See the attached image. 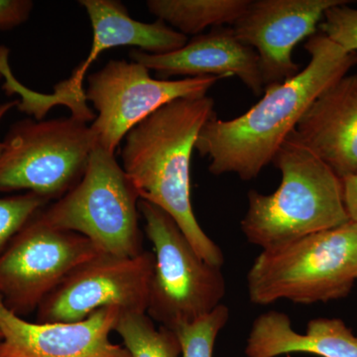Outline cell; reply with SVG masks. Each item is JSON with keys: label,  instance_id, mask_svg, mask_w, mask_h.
<instances>
[{"label": "cell", "instance_id": "1", "mask_svg": "<svg viewBox=\"0 0 357 357\" xmlns=\"http://www.w3.org/2000/svg\"><path fill=\"white\" fill-rule=\"evenodd\" d=\"M305 49L310 62L299 74L266 86L262 100L245 114L230 121L215 114L204 124L195 149L208 157L211 174L257 178L312 102L357 65V53L342 50L321 32L307 39Z\"/></svg>", "mask_w": 357, "mask_h": 357}, {"label": "cell", "instance_id": "2", "mask_svg": "<svg viewBox=\"0 0 357 357\" xmlns=\"http://www.w3.org/2000/svg\"><path fill=\"white\" fill-rule=\"evenodd\" d=\"M215 115V100L208 96L174 100L126 134L121 159L141 201L166 211L204 261L222 267V249L202 229L191 199L192 150Z\"/></svg>", "mask_w": 357, "mask_h": 357}, {"label": "cell", "instance_id": "3", "mask_svg": "<svg viewBox=\"0 0 357 357\" xmlns=\"http://www.w3.org/2000/svg\"><path fill=\"white\" fill-rule=\"evenodd\" d=\"M272 163L281 171V185L273 194L248 192L241 222L248 243L268 250L351 220L342 181L294 131Z\"/></svg>", "mask_w": 357, "mask_h": 357}, {"label": "cell", "instance_id": "4", "mask_svg": "<svg viewBox=\"0 0 357 357\" xmlns=\"http://www.w3.org/2000/svg\"><path fill=\"white\" fill-rule=\"evenodd\" d=\"M357 280V222L349 220L262 252L248 274L255 304L342 299Z\"/></svg>", "mask_w": 357, "mask_h": 357}, {"label": "cell", "instance_id": "5", "mask_svg": "<svg viewBox=\"0 0 357 357\" xmlns=\"http://www.w3.org/2000/svg\"><path fill=\"white\" fill-rule=\"evenodd\" d=\"M139 201L115 154L96 144L82 180L39 215L52 227L86 237L100 252L130 257L143 251Z\"/></svg>", "mask_w": 357, "mask_h": 357}, {"label": "cell", "instance_id": "6", "mask_svg": "<svg viewBox=\"0 0 357 357\" xmlns=\"http://www.w3.org/2000/svg\"><path fill=\"white\" fill-rule=\"evenodd\" d=\"M0 153V194L25 191L49 202L62 198L82 180L96 137L77 117L25 119L9 128Z\"/></svg>", "mask_w": 357, "mask_h": 357}, {"label": "cell", "instance_id": "7", "mask_svg": "<svg viewBox=\"0 0 357 357\" xmlns=\"http://www.w3.org/2000/svg\"><path fill=\"white\" fill-rule=\"evenodd\" d=\"M138 208L154 248L148 316L174 331L217 309L225 295L222 267L204 261L166 211L141 199Z\"/></svg>", "mask_w": 357, "mask_h": 357}, {"label": "cell", "instance_id": "8", "mask_svg": "<svg viewBox=\"0 0 357 357\" xmlns=\"http://www.w3.org/2000/svg\"><path fill=\"white\" fill-rule=\"evenodd\" d=\"M218 76L154 79L139 63L110 60L89 75L84 88L86 102L98 115L91 122L96 145L115 154L126 134L164 105L185 98L206 96Z\"/></svg>", "mask_w": 357, "mask_h": 357}, {"label": "cell", "instance_id": "9", "mask_svg": "<svg viewBox=\"0 0 357 357\" xmlns=\"http://www.w3.org/2000/svg\"><path fill=\"white\" fill-rule=\"evenodd\" d=\"M100 253L86 237L52 227L38 213L0 255V299L24 318L73 270Z\"/></svg>", "mask_w": 357, "mask_h": 357}, {"label": "cell", "instance_id": "10", "mask_svg": "<svg viewBox=\"0 0 357 357\" xmlns=\"http://www.w3.org/2000/svg\"><path fill=\"white\" fill-rule=\"evenodd\" d=\"M153 269L149 251L130 257L100 253L73 270L42 302L36 321L74 323L109 307L147 312Z\"/></svg>", "mask_w": 357, "mask_h": 357}, {"label": "cell", "instance_id": "11", "mask_svg": "<svg viewBox=\"0 0 357 357\" xmlns=\"http://www.w3.org/2000/svg\"><path fill=\"white\" fill-rule=\"evenodd\" d=\"M347 0H250L231 26L239 41L255 49L265 88L282 84L300 73L294 48L316 34L324 14Z\"/></svg>", "mask_w": 357, "mask_h": 357}, {"label": "cell", "instance_id": "12", "mask_svg": "<svg viewBox=\"0 0 357 357\" xmlns=\"http://www.w3.org/2000/svg\"><path fill=\"white\" fill-rule=\"evenodd\" d=\"M79 3L86 9L93 27L91 50L72 76L55 86L51 96L56 105L69 107L73 116L89 122L96 116L86 105L84 76L100 54L121 46L138 47V50L154 55L170 53L184 47L188 37L162 20L144 23L133 20L126 7L116 0H81Z\"/></svg>", "mask_w": 357, "mask_h": 357}, {"label": "cell", "instance_id": "13", "mask_svg": "<svg viewBox=\"0 0 357 357\" xmlns=\"http://www.w3.org/2000/svg\"><path fill=\"white\" fill-rule=\"evenodd\" d=\"M119 312L109 307L74 323H31L0 299V357H131L110 340Z\"/></svg>", "mask_w": 357, "mask_h": 357}, {"label": "cell", "instance_id": "14", "mask_svg": "<svg viewBox=\"0 0 357 357\" xmlns=\"http://www.w3.org/2000/svg\"><path fill=\"white\" fill-rule=\"evenodd\" d=\"M130 57L154 70L161 79L173 76H236L255 96L261 95L265 89L257 53L239 41L229 26L213 27L206 34L197 35L170 53L154 55L137 49L131 52Z\"/></svg>", "mask_w": 357, "mask_h": 357}, {"label": "cell", "instance_id": "15", "mask_svg": "<svg viewBox=\"0 0 357 357\" xmlns=\"http://www.w3.org/2000/svg\"><path fill=\"white\" fill-rule=\"evenodd\" d=\"M294 133L340 180L357 175V74L324 91Z\"/></svg>", "mask_w": 357, "mask_h": 357}, {"label": "cell", "instance_id": "16", "mask_svg": "<svg viewBox=\"0 0 357 357\" xmlns=\"http://www.w3.org/2000/svg\"><path fill=\"white\" fill-rule=\"evenodd\" d=\"M298 352L321 357H357V335L338 319H312L302 335L293 330L290 319L283 312H264L253 321L246 356L277 357Z\"/></svg>", "mask_w": 357, "mask_h": 357}, {"label": "cell", "instance_id": "17", "mask_svg": "<svg viewBox=\"0 0 357 357\" xmlns=\"http://www.w3.org/2000/svg\"><path fill=\"white\" fill-rule=\"evenodd\" d=\"M250 0H150L148 10L185 36L208 27L236 24Z\"/></svg>", "mask_w": 357, "mask_h": 357}, {"label": "cell", "instance_id": "18", "mask_svg": "<svg viewBox=\"0 0 357 357\" xmlns=\"http://www.w3.org/2000/svg\"><path fill=\"white\" fill-rule=\"evenodd\" d=\"M115 332L119 333L131 357H180L182 347L172 330L160 326L147 312H121Z\"/></svg>", "mask_w": 357, "mask_h": 357}, {"label": "cell", "instance_id": "19", "mask_svg": "<svg viewBox=\"0 0 357 357\" xmlns=\"http://www.w3.org/2000/svg\"><path fill=\"white\" fill-rule=\"evenodd\" d=\"M229 310L220 305L210 314L174 330L182 347V357H213L215 340L227 325Z\"/></svg>", "mask_w": 357, "mask_h": 357}, {"label": "cell", "instance_id": "20", "mask_svg": "<svg viewBox=\"0 0 357 357\" xmlns=\"http://www.w3.org/2000/svg\"><path fill=\"white\" fill-rule=\"evenodd\" d=\"M49 204L48 199L33 192L0 197V255L16 234Z\"/></svg>", "mask_w": 357, "mask_h": 357}, {"label": "cell", "instance_id": "21", "mask_svg": "<svg viewBox=\"0 0 357 357\" xmlns=\"http://www.w3.org/2000/svg\"><path fill=\"white\" fill-rule=\"evenodd\" d=\"M338 4L324 14L321 33L347 53H357V9Z\"/></svg>", "mask_w": 357, "mask_h": 357}, {"label": "cell", "instance_id": "22", "mask_svg": "<svg viewBox=\"0 0 357 357\" xmlns=\"http://www.w3.org/2000/svg\"><path fill=\"white\" fill-rule=\"evenodd\" d=\"M33 6L30 0H0V30L14 29L29 20Z\"/></svg>", "mask_w": 357, "mask_h": 357}, {"label": "cell", "instance_id": "23", "mask_svg": "<svg viewBox=\"0 0 357 357\" xmlns=\"http://www.w3.org/2000/svg\"><path fill=\"white\" fill-rule=\"evenodd\" d=\"M342 184L347 213L352 222H357V175L344 178Z\"/></svg>", "mask_w": 357, "mask_h": 357}, {"label": "cell", "instance_id": "24", "mask_svg": "<svg viewBox=\"0 0 357 357\" xmlns=\"http://www.w3.org/2000/svg\"><path fill=\"white\" fill-rule=\"evenodd\" d=\"M1 79L2 75L0 74V81H1ZM18 105H20V100L0 103V122L11 109H14V107H17ZM2 149H3V143H2V141H0V153H1Z\"/></svg>", "mask_w": 357, "mask_h": 357}, {"label": "cell", "instance_id": "25", "mask_svg": "<svg viewBox=\"0 0 357 357\" xmlns=\"http://www.w3.org/2000/svg\"><path fill=\"white\" fill-rule=\"evenodd\" d=\"M0 340H1V333H0Z\"/></svg>", "mask_w": 357, "mask_h": 357}]
</instances>
